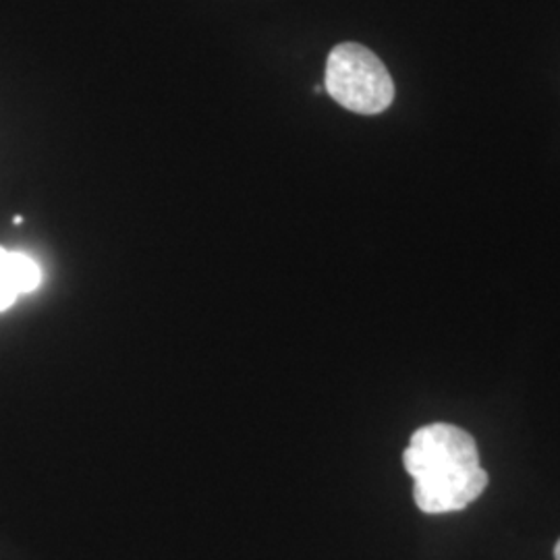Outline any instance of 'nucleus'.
Segmentation results:
<instances>
[{
	"label": "nucleus",
	"instance_id": "obj_5",
	"mask_svg": "<svg viewBox=\"0 0 560 560\" xmlns=\"http://www.w3.org/2000/svg\"><path fill=\"white\" fill-rule=\"evenodd\" d=\"M13 222H15V224H21V222H23V219H21V217H15V219H13Z\"/></svg>",
	"mask_w": 560,
	"mask_h": 560
},
{
	"label": "nucleus",
	"instance_id": "obj_3",
	"mask_svg": "<svg viewBox=\"0 0 560 560\" xmlns=\"http://www.w3.org/2000/svg\"><path fill=\"white\" fill-rule=\"evenodd\" d=\"M42 284L38 261L21 252L0 247V314L11 310L20 295L34 293Z\"/></svg>",
	"mask_w": 560,
	"mask_h": 560
},
{
	"label": "nucleus",
	"instance_id": "obj_4",
	"mask_svg": "<svg viewBox=\"0 0 560 560\" xmlns=\"http://www.w3.org/2000/svg\"><path fill=\"white\" fill-rule=\"evenodd\" d=\"M555 559L560 560V540L557 544V548H555Z\"/></svg>",
	"mask_w": 560,
	"mask_h": 560
},
{
	"label": "nucleus",
	"instance_id": "obj_1",
	"mask_svg": "<svg viewBox=\"0 0 560 560\" xmlns=\"http://www.w3.org/2000/svg\"><path fill=\"white\" fill-rule=\"evenodd\" d=\"M402 465L416 481V504L428 515L463 511L488 486L474 436L451 423L416 430L402 453Z\"/></svg>",
	"mask_w": 560,
	"mask_h": 560
},
{
	"label": "nucleus",
	"instance_id": "obj_2",
	"mask_svg": "<svg viewBox=\"0 0 560 560\" xmlns=\"http://www.w3.org/2000/svg\"><path fill=\"white\" fill-rule=\"evenodd\" d=\"M324 90L342 108L358 115H381L395 101V81L370 48L345 42L326 60Z\"/></svg>",
	"mask_w": 560,
	"mask_h": 560
}]
</instances>
